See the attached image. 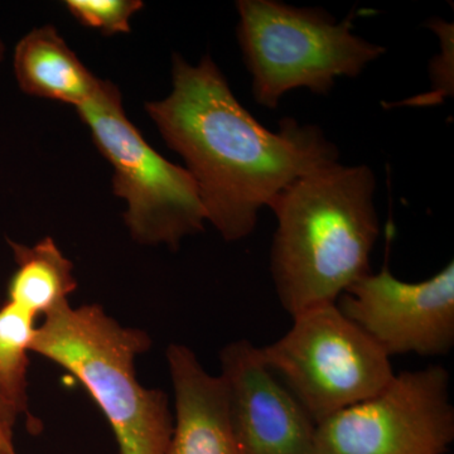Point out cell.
<instances>
[{
	"instance_id": "9",
	"label": "cell",
	"mask_w": 454,
	"mask_h": 454,
	"mask_svg": "<svg viewBox=\"0 0 454 454\" xmlns=\"http://www.w3.org/2000/svg\"><path fill=\"white\" fill-rule=\"evenodd\" d=\"M230 420L240 454H315L317 424L250 340L220 354Z\"/></svg>"
},
{
	"instance_id": "3",
	"label": "cell",
	"mask_w": 454,
	"mask_h": 454,
	"mask_svg": "<svg viewBox=\"0 0 454 454\" xmlns=\"http://www.w3.org/2000/svg\"><path fill=\"white\" fill-rule=\"evenodd\" d=\"M151 345L145 331L121 325L103 307L67 303L37 325L31 352L76 376L112 426L121 454H166L175 426L168 395L137 378V358Z\"/></svg>"
},
{
	"instance_id": "16",
	"label": "cell",
	"mask_w": 454,
	"mask_h": 454,
	"mask_svg": "<svg viewBox=\"0 0 454 454\" xmlns=\"http://www.w3.org/2000/svg\"><path fill=\"white\" fill-rule=\"evenodd\" d=\"M18 417L17 411L0 395V434L13 435Z\"/></svg>"
},
{
	"instance_id": "5",
	"label": "cell",
	"mask_w": 454,
	"mask_h": 454,
	"mask_svg": "<svg viewBox=\"0 0 454 454\" xmlns=\"http://www.w3.org/2000/svg\"><path fill=\"white\" fill-rule=\"evenodd\" d=\"M76 112L112 166L113 193L127 202L124 223L134 241L177 249L186 236L202 231L206 214L195 181L146 143L116 85L104 80Z\"/></svg>"
},
{
	"instance_id": "12",
	"label": "cell",
	"mask_w": 454,
	"mask_h": 454,
	"mask_svg": "<svg viewBox=\"0 0 454 454\" xmlns=\"http://www.w3.org/2000/svg\"><path fill=\"white\" fill-rule=\"evenodd\" d=\"M17 269L8 284V300L35 318L47 317L70 303L77 288L74 264L52 238L33 247L8 240Z\"/></svg>"
},
{
	"instance_id": "17",
	"label": "cell",
	"mask_w": 454,
	"mask_h": 454,
	"mask_svg": "<svg viewBox=\"0 0 454 454\" xmlns=\"http://www.w3.org/2000/svg\"><path fill=\"white\" fill-rule=\"evenodd\" d=\"M0 454H17L13 446V435L0 434Z\"/></svg>"
},
{
	"instance_id": "1",
	"label": "cell",
	"mask_w": 454,
	"mask_h": 454,
	"mask_svg": "<svg viewBox=\"0 0 454 454\" xmlns=\"http://www.w3.org/2000/svg\"><path fill=\"white\" fill-rule=\"evenodd\" d=\"M172 85L168 97L149 101L145 112L184 158L206 221L226 241L252 234L260 210L297 179L339 163V149L315 125L286 118L279 131L262 127L210 56L191 65L173 55Z\"/></svg>"
},
{
	"instance_id": "18",
	"label": "cell",
	"mask_w": 454,
	"mask_h": 454,
	"mask_svg": "<svg viewBox=\"0 0 454 454\" xmlns=\"http://www.w3.org/2000/svg\"><path fill=\"white\" fill-rule=\"evenodd\" d=\"M5 46L3 41L0 40V64H2L3 59H4Z\"/></svg>"
},
{
	"instance_id": "13",
	"label": "cell",
	"mask_w": 454,
	"mask_h": 454,
	"mask_svg": "<svg viewBox=\"0 0 454 454\" xmlns=\"http://www.w3.org/2000/svg\"><path fill=\"white\" fill-rule=\"evenodd\" d=\"M35 321V316L11 301L0 307V395L18 415L28 409L27 372Z\"/></svg>"
},
{
	"instance_id": "15",
	"label": "cell",
	"mask_w": 454,
	"mask_h": 454,
	"mask_svg": "<svg viewBox=\"0 0 454 454\" xmlns=\"http://www.w3.org/2000/svg\"><path fill=\"white\" fill-rule=\"evenodd\" d=\"M430 27L438 33L442 40V53L435 59L437 64L430 67L433 82H434V86H437V89L430 92L429 95H426V97L414 98L413 100L406 101V103L414 104V106L438 104L441 103L442 98L453 94V86L444 82L443 77H442V74H444L447 79L453 80L452 71H450V66L452 67L453 64L442 66L453 59V26L448 25L443 20H435L434 23H430Z\"/></svg>"
},
{
	"instance_id": "2",
	"label": "cell",
	"mask_w": 454,
	"mask_h": 454,
	"mask_svg": "<svg viewBox=\"0 0 454 454\" xmlns=\"http://www.w3.org/2000/svg\"><path fill=\"white\" fill-rule=\"evenodd\" d=\"M367 166L317 169L286 188L269 207L277 217L270 269L278 298L292 317L336 303L370 270L380 232Z\"/></svg>"
},
{
	"instance_id": "4",
	"label": "cell",
	"mask_w": 454,
	"mask_h": 454,
	"mask_svg": "<svg viewBox=\"0 0 454 454\" xmlns=\"http://www.w3.org/2000/svg\"><path fill=\"white\" fill-rule=\"evenodd\" d=\"M238 40L253 77L256 103L276 109L286 92L307 89L327 95L339 77H357L385 53L321 8L276 0H239Z\"/></svg>"
},
{
	"instance_id": "14",
	"label": "cell",
	"mask_w": 454,
	"mask_h": 454,
	"mask_svg": "<svg viewBox=\"0 0 454 454\" xmlns=\"http://www.w3.org/2000/svg\"><path fill=\"white\" fill-rule=\"evenodd\" d=\"M71 16L88 28L104 35L130 32V18L145 7L140 0H67Z\"/></svg>"
},
{
	"instance_id": "10",
	"label": "cell",
	"mask_w": 454,
	"mask_h": 454,
	"mask_svg": "<svg viewBox=\"0 0 454 454\" xmlns=\"http://www.w3.org/2000/svg\"><path fill=\"white\" fill-rule=\"evenodd\" d=\"M175 391L176 423L166 454H240L230 420L225 385L181 343L166 351Z\"/></svg>"
},
{
	"instance_id": "7",
	"label": "cell",
	"mask_w": 454,
	"mask_h": 454,
	"mask_svg": "<svg viewBox=\"0 0 454 454\" xmlns=\"http://www.w3.org/2000/svg\"><path fill=\"white\" fill-rule=\"evenodd\" d=\"M450 372L394 376L375 396L317 424L315 454H446L454 439Z\"/></svg>"
},
{
	"instance_id": "8",
	"label": "cell",
	"mask_w": 454,
	"mask_h": 454,
	"mask_svg": "<svg viewBox=\"0 0 454 454\" xmlns=\"http://www.w3.org/2000/svg\"><path fill=\"white\" fill-rule=\"evenodd\" d=\"M337 301L343 315L391 357L446 355L454 345V264L423 282L397 279L385 265Z\"/></svg>"
},
{
	"instance_id": "11",
	"label": "cell",
	"mask_w": 454,
	"mask_h": 454,
	"mask_svg": "<svg viewBox=\"0 0 454 454\" xmlns=\"http://www.w3.org/2000/svg\"><path fill=\"white\" fill-rule=\"evenodd\" d=\"M13 70L18 86L31 97L76 107L94 97L104 80L80 61L55 27H37L18 42Z\"/></svg>"
},
{
	"instance_id": "6",
	"label": "cell",
	"mask_w": 454,
	"mask_h": 454,
	"mask_svg": "<svg viewBox=\"0 0 454 454\" xmlns=\"http://www.w3.org/2000/svg\"><path fill=\"white\" fill-rule=\"evenodd\" d=\"M259 352L316 424L375 396L395 376L390 357L337 303L298 313Z\"/></svg>"
}]
</instances>
